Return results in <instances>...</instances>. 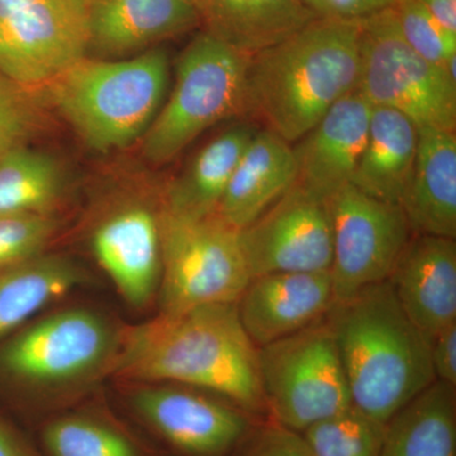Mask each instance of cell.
<instances>
[{"instance_id": "6da1fadb", "label": "cell", "mask_w": 456, "mask_h": 456, "mask_svg": "<svg viewBox=\"0 0 456 456\" xmlns=\"http://www.w3.org/2000/svg\"><path fill=\"white\" fill-rule=\"evenodd\" d=\"M110 371L130 382L193 387L269 419L259 349L246 334L236 303L160 312L119 336Z\"/></svg>"}, {"instance_id": "7a4b0ae2", "label": "cell", "mask_w": 456, "mask_h": 456, "mask_svg": "<svg viewBox=\"0 0 456 456\" xmlns=\"http://www.w3.org/2000/svg\"><path fill=\"white\" fill-rule=\"evenodd\" d=\"M359 20L318 17L287 40L251 57L245 113L294 142L336 102L358 89Z\"/></svg>"}, {"instance_id": "3957f363", "label": "cell", "mask_w": 456, "mask_h": 456, "mask_svg": "<svg viewBox=\"0 0 456 456\" xmlns=\"http://www.w3.org/2000/svg\"><path fill=\"white\" fill-rule=\"evenodd\" d=\"M326 318L353 406L379 424L436 382L430 341L402 310L388 281L334 303Z\"/></svg>"}, {"instance_id": "277c9868", "label": "cell", "mask_w": 456, "mask_h": 456, "mask_svg": "<svg viewBox=\"0 0 456 456\" xmlns=\"http://www.w3.org/2000/svg\"><path fill=\"white\" fill-rule=\"evenodd\" d=\"M170 77L167 51L122 59L86 56L44 86L51 108L93 150L113 151L149 130Z\"/></svg>"}, {"instance_id": "5b68a950", "label": "cell", "mask_w": 456, "mask_h": 456, "mask_svg": "<svg viewBox=\"0 0 456 456\" xmlns=\"http://www.w3.org/2000/svg\"><path fill=\"white\" fill-rule=\"evenodd\" d=\"M250 60L209 33H198L179 57L169 98L142 136L147 160L170 163L216 123L245 113Z\"/></svg>"}, {"instance_id": "8992f818", "label": "cell", "mask_w": 456, "mask_h": 456, "mask_svg": "<svg viewBox=\"0 0 456 456\" xmlns=\"http://www.w3.org/2000/svg\"><path fill=\"white\" fill-rule=\"evenodd\" d=\"M161 237L160 312L171 314L239 301L251 275L240 230L218 213L200 218L159 209Z\"/></svg>"}, {"instance_id": "52a82bcc", "label": "cell", "mask_w": 456, "mask_h": 456, "mask_svg": "<svg viewBox=\"0 0 456 456\" xmlns=\"http://www.w3.org/2000/svg\"><path fill=\"white\" fill-rule=\"evenodd\" d=\"M119 336L103 314L66 308L28 322L0 345V373L28 391L56 393L110 370Z\"/></svg>"}, {"instance_id": "ba28073f", "label": "cell", "mask_w": 456, "mask_h": 456, "mask_svg": "<svg viewBox=\"0 0 456 456\" xmlns=\"http://www.w3.org/2000/svg\"><path fill=\"white\" fill-rule=\"evenodd\" d=\"M358 90L371 106L391 108L417 127L456 130V82L404 41L392 8L359 20Z\"/></svg>"}, {"instance_id": "9c48e42d", "label": "cell", "mask_w": 456, "mask_h": 456, "mask_svg": "<svg viewBox=\"0 0 456 456\" xmlns=\"http://www.w3.org/2000/svg\"><path fill=\"white\" fill-rule=\"evenodd\" d=\"M259 370L269 419L299 434L353 404L326 316L259 347Z\"/></svg>"}, {"instance_id": "30bf717a", "label": "cell", "mask_w": 456, "mask_h": 456, "mask_svg": "<svg viewBox=\"0 0 456 456\" xmlns=\"http://www.w3.org/2000/svg\"><path fill=\"white\" fill-rule=\"evenodd\" d=\"M90 0H0V74L44 88L88 56Z\"/></svg>"}, {"instance_id": "8fae6325", "label": "cell", "mask_w": 456, "mask_h": 456, "mask_svg": "<svg viewBox=\"0 0 456 456\" xmlns=\"http://www.w3.org/2000/svg\"><path fill=\"white\" fill-rule=\"evenodd\" d=\"M326 206L331 218L330 275L336 303L388 281L413 233L399 204L383 202L351 184Z\"/></svg>"}, {"instance_id": "7c38bea8", "label": "cell", "mask_w": 456, "mask_h": 456, "mask_svg": "<svg viewBox=\"0 0 456 456\" xmlns=\"http://www.w3.org/2000/svg\"><path fill=\"white\" fill-rule=\"evenodd\" d=\"M130 397L132 416L178 456H232L261 419L212 393L147 383Z\"/></svg>"}, {"instance_id": "4fadbf2b", "label": "cell", "mask_w": 456, "mask_h": 456, "mask_svg": "<svg viewBox=\"0 0 456 456\" xmlns=\"http://www.w3.org/2000/svg\"><path fill=\"white\" fill-rule=\"evenodd\" d=\"M240 241L251 278L270 273L330 272L332 227L326 203L294 185L248 226Z\"/></svg>"}, {"instance_id": "5bb4252c", "label": "cell", "mask_w": 456, "mask_h": 456, "mask_svg": "<svg viewBox=\"0 0 456 456\" xmlns=\"http://www.w3.org/2000/svg\"><path fill=\"white\" fill-rule=\"evenodd\" d=\"M93 255L134 308H145L159 296L161 237L159 209L127 204L99 222L92 235Z\"/></svg>"}, {"instance_id": "9a60e30c", "label": "cell", "mask_w": 456, "mask_h": 456, "mask_svg": "<svg viewBox=\"0 0 456 456\" xmlns=\"http://www.w3.org/2000/svg\"><path fill=\"white\" fill-rule=\"evenodd\" d=\"M334 303L330 272L270 273L251 278L236 308L259 349L314 325Z\"/></svg>"}, {"instance_id": "2e32d148", "label": "cell", "mask_w": 456, "mask_h": 456, "mask_svg": "<svg viewBox=\"0 0 456 456\" xmlns=\"http://www.w3.org/2000/svg\"><path fill=\"white\" fill-rule=\"evenodd\" d=\"M371 104L358 89L330 108L294 149L298 176L296 184L327 203L351 184L367 143Z\"/></svg>"}, {"instance_id": "e0dca14e", "label": "cell", "mask_w": 456, "mask_h": 456, "mask_svg": "<svg viewBox=\"0 0 456 456\" xmlns=\"http://www.w3.org/2000/svg\"><path fill=\"white\" fill-rule=\"evenodd\" d=\"M407 317L428 341L456 322V242L413 233L388 279Z\"/></svg>"}, {"instance_id": "ac0fdd59", "label": "cell", "mask_w": 456, "mask_h": 456, "mask_svg": "<svg viewBox=\"0 0 456 456\" xmlns=\"http://www.w3.org/2000/svg\"><path fill=\"white\" fill-rule=\"evenodd\" d=\"M198 26L194 0H90L88 56L137 55Z\"/></svg>"}, {"instance_id": "d6986e66", "label": "cell", "mask_w": 456, "mask_h": 456, "mask_svg": "<svg viewBox=\"0 0 456 456\" xmlns=\"http://www.w3.org/2000/svg\"><path fill=\"white\" fill-rule=\"evenodd\" d=\"M399 206L412 233L455 240V131L419 130L415 164Z\"/></svg>"}, {"instance_id": "ffe728a7", "label": "cell", "mask_w": 456, "mask_h": 456, "mask_svg": "<svg viewBox=\"0 0 456 456\" xmlns=\"http://www.w3.org/2000/svg\"><path fill=\"white\" fill-rule=\"evenodd\" d=\"M296 154L274 132H256L240 159L222 198L218 215L242 230L296 185Z\"/></svg>"}, {"instance_id": "44dd1931", "label": "cell", "mask_w": 456, "mask_h": 456, "mask_svg": "<svg viewBox=\"0 0 456 456\" xmlns=\"http://www.w3.org/2000/svg\"><path fill=\"white\" fill-rule=\"evenodd\" d=\"M197 8L204 32L250 57L318 18L303 0H200Z\"/></svg>"}, {"instance_id": "7402d4cb", "label": "cell", "mask_w": 456, "mask_h": 456, "mask_svg": "<svg viewBox=\"0 0 456 456\" xmlns=\"http://www.w3.org/2000/svg\"><path fill=\"white\" fill-rule=\"evenodd\" d=\"M371 107L367 143L351 185L383 202L399 204L415 164L419 130L398 110Z\"/></svg>"}, {"instance_id": "603a6c76", "label": "cell", "mask_w": 456, "mask_h": 456, "mask_svg": "<svg viewBox=\"0 0 456 456\" xmlns=\"http://www.w3.org/2000/svg\"><path fill=\"white\" fill-rule=\"evenodd\" d=\"M255 134L251 126L237 125L207 143L171 183L161 206L189 218L217 213L233 171Z\"/></svg>"}, {"instance_id": "cb8c5ba5", "label": "cell", "mask_w": 456, "mask_h": 456, "mask_svg": "<svg viewBox=\"0 0 456 456\" xmlns=\"http://www.w3.org/2000/svg\"><path fill=\"white\" fill-rule=\"evenodd\" d=\"M380 456H456V387L436 380L395 413Z\"/></svg>"}, {"instance_id": "d4e9b609", "label": "cell", "mask_w": 456, "mask_h": 456, "mask_svg": "<svg viewBox=\"0 0 456 456\" xmlns=\"http://www.w3.org/2000/svg\"><path fill=\"white\" fill-rule=\"evenodd\" d=\"M82 270L65 257L41 255L0 270V341L83 283Z\"/></svg>"}, {"instance_id": "484cf974", "label": "cell", "mask_w": 456, "mask_h": 456, "mask_svg": "<svg viewBox=\"0 0 456 456\" xmlns=\"http://www.w3.org/2000/svg\"><path fill=\"white\" fill-rule=\"evenodd\" d=\"M37 446L44 456H155L121 422L93 410L47 417L38 428Z\"/></svg>"}, {"instance_id": "4316f807", "label": "cell", "mask_w": 456, "mask_h": 456, "mask_svg": "<svg viewBox=\"0 0 456 456\" xmlns=\"http://www.w3.org/2000/svg\"><path fill=\"white\" fill-rule=\"evenodd\" d=\"M64 185L55 158L31 146L16 150L0 160V217L55 213Z\"/></svg>"}, {"instance_id": "83f0119b", "label": "cell", "mask_w": 456, "mask_h": 456, "mask_svg": "<svg viewBox=\"0 0 456 456\" xmlns=\"http://www.w3.org/2000/svg\"><path fill=\"white\" fill-rule=\"evenodd\" d=\"M384 428L351 404L301 435L314 456H380Z\"/></svg>"}, {"instance_id": "f1b7e54d", "label": "cell", "mask_w": 456, "mask_h": 456, "mask_svg": "<svg viewBox=\"0 0 456 456\" xmlns=\"http://www.w3.org/2000/svg\"><path fill=\"white\" fill-rule=\"evenodd\" d=\"M44 88H31L0 74V160L31 146L49 125Z\"/></svg>"}, {"instance_id": "f546056e", "label": "cell", "mask_w": 456, "mask_h": 456, "mask_svg": "<svg viewBox=\"0 0 456 456\" xmlns=\"http://www.w3.org/2000/svg\"><path fill=\"white\" fill-rule=\"evenodd\" d=\"M59 230L55 213H22L0 217V270L45 254Z\"/></svg>"}, {"instance_id": "4dcf8cb0", "label": "cell", "mask_w": 456, "mask_h": 456, "mask_svg": "<svg viewBox=\"0 0 456 456\" xmlns=\"http://www.w3.org/2000/svg\"><path fill=\"white\" fill-rule=\"evenodd\" d=\"M391 8L404 41L428 61L445 68L456 55V35L446 32L417 0H399Z\"/></svg>"}, {"instance_id": "1f68e13d", "label": "cell", "mask_w": 456, "mask_h": 456, "mask_svg": "<svg viewBox=\"0 0 456 456\" xmlns=\"http://www.w3.org/2000/svg\"><path fill=\"white\" fill-rule=\"evenodd\" d=\"M232 456H314L299 432L261 419Z\"/></svg>"}, {"instance_id": "d6a6232c", "label": "cell", "mask_w": 456, "mask_h": 456, "mask_svg": "<svg viewBox=\"0 0 456 456\" xmlns=\"http://www.w3.org/2000/svg\"><path fill=\"white\" fill-rule=\"evenodd\" d=\"M322 18L362 20L393 7L399 0H303Z\"/></svg>"}, {"instance_id": "836d02e7", "label": "cell", "mask_w": 456, "mask_h": 456, "mask_svg": "<svg viewBox=\"0 0 456 456\" xmlns=\"http://www.w3.org/2000/svg\"><path fill=\"white\" fill-rule=\"evenodd\" d=\"M431 362L437 382L456 387V322L431 341Z\"/></svg>"}, {"instance_id": "e575fe53", "label": "cell", "mask_w": 456, "mask_h": 456, "mask_svg": "<svg viewBox=\"0 0 456 456\" xmlns=\"http://www.w3.org/2000/svg\"><path fill=\"white\" fill-rule=\"evenodd\" d=\"M0 456H44L40 448L0 412Z\"/></svg>"}, {"instance_id": "d590c367", "label": "cell", "mask_w": 456, "mask_h": 456, "mask_svg": "<svg viewBox=\"0 0 456 456\" xmlns=\"http://www.w3.org/2000/svg\"><path fill=\"white\" fill-rule=\"evenodd\" d=\"M446 32L456 35V0H417Z\"/></svg>"}, {"instance_id": "8d00e7d4", "label": "cell", "mask_w": 456, "mask_h": 456, "mask_svg": "<svg viewBox=\"0 0 456 456\" xmlns=\"http://www.w3.org/2000/svg\"><path fill=\"white\" fill-rule=\"evenodd\" d=\"M200 0H194V3H196V4H198V3H200Z\"/></svg>"}]
</instances>
